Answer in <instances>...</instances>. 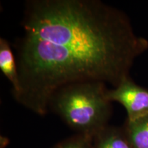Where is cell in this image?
I'll return each mask as SVG.
<instances>
[{"label": "cell", "mask_w": 148, "mask_h": 148, "mask_svg": "<svg viewBox=\"0 0 148 148\" xmlns=\"http://www.w3.org/2000/svg\"><path fill=\"white\" fill-rule=\"evenodd\" d=\"M16 42L20 90L15 100L43 115L57 90L77 82L116 87L148 40L125 12L98 0H30Z\"/></svg>", "instance_id": "obj_1"}, {"label": "cell", "mask_w": 148, "mask_h": 148, "mask_svg": "<svg viewBox=\"0 0 148 148\" xmlns=\"http://www.w3.org/2000/svg\"><path fill=\"white\" fill-rule=\"evenodd\" d=\"M106 84L100 82L66 85L53 94L49 109L84 136L91 138L106 127L112 113Z\"/></svg>", "instance_id": "obj_2"}, {"label": "cell", "mask_w": 148, "mask_h": 148, "mask_svg": "<svg viewBox=\"0 0 148 148\" xmlns=\"http://www.w3.org/2000/svg\"><path fill=\"white\" fill-rule=\"evenodd\" d=\"M106 97L124 107L127 120H133L148 114V88L135 83L130 76L123 79L116 87L108 88Z\"/></svg>", "instance_id": "obj_3"}, {"label": "cell", "mask_w": 148, "mask_h": 148, "mask_svg": "<svg viewBox=\"0 0 148 148\" xmlns=\"http://www.w3.org/2000/svg\"><path fill=\"white\" fill-rule=\"evenodd\" d=\"M0 69L12 84V95L15 97L20 90L16 58L9 42L3 38H0Z\"/></svg>", "instance_id": "obj_4"}, {"label": "cell", "mask_w": 148, "mask_h": 148, "mask_svg": "<svg viewBox=\"0 0 148 148\" xmlns=\"http://www.w3.org/2000/svg\"><path fill=\"white\" fill-rule=\"evenodd\" d=\"M125 132L133 148H148V114L127 119Z\"/></svg>", "instance_id": "obj_5"}, {"label": "cell", "mask_w": 148, "mask_h": 148, "mask_svg": "<svg viewBox=\"0 0 148 148\" xmlns=\"http://www.w3.org/2000/svg\"><path fill=\"white\" fill-rule=\"evenodd\" d=\"M94 148H133L127 135L119 130L107 126L94 136Z\"/></svg>", "instance_id": "obj_6"}, {"label": "cell", "mask_w": 148, "mask_h": 148, "mask_svg": "<svg viewBox=\"0 0 148 148\" xmlns=\"http://www.w3.org/2000/svg\"><path fill=\"white\" fill-rule=\"evenodd\" d=\"M90 138L84 136L71 138L59 144L55 148H93L90 143Z\"/></svg>", "instance_id": "obj_7"}]
</instances>
